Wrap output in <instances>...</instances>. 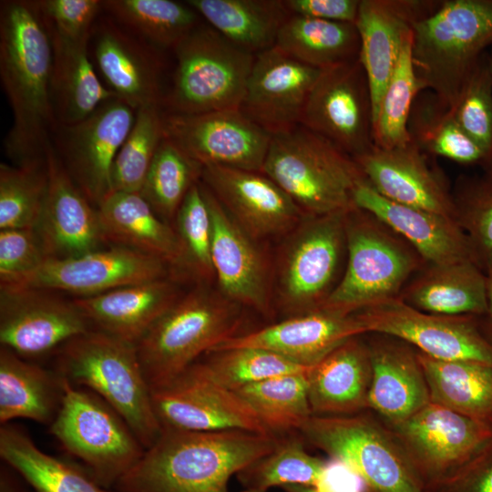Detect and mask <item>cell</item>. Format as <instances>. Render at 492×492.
Returning a JSON list of instances; mask_svg holds the SVG:
<instances>
[{"mask_svg":"<svg viewBox=\"0 0 492 492\" xmlns=\"http://www.w3.org/2000/svg\"><path fill=\"white\" fill-rule=\"evenodd\" d=\"M52 62L50 27L37 1H2L0 77L14 116L4 144L16 165L45 159L56 129Z\"/></svg>","mask_w":492,"mask_h":492,"instance_id":"obj_1","label":"cell"},{"mask_svg":"<svg viewBox=\"0 0 492 492\" xmlns=\"http://www.w3.org/2000/svg\"><path fill=\"white\" fill-rule=\"evenodd\" d=\"M279 436L243 430L163 428L118 481L119 492H229L231 477L272 452Z\"/></svg>","mask_w":492,"mask_h":492,"instance_id":"obj_2","label":"cell"},{"mask_svg":"<svg viewBox=\"0 0 492 492\" xmlns=\"http://www.w3.org/2000/svg\"><path fill=\"white\" fill-rule=\"evenodd\" d=\"M56 373L111 406L146 449L159 437L162 427L135 344L91 329L58 349Z\"/></svg>","mask_w":492,"mask_h":492,"instance_id":"obj_3","label":"cell"},{"mask_svg":"<svg viewBox=\"0 0 492 492\" xmlns=\"http://www.w3.org/2000/svg\"><path fill=\"white\" fill-rule=\"evenodd\" d=\"M492 44V0H444L413 26L412 62L421 91L450 109Z\"/></svg>","mask_w":492,"mask_h":492,"instance_id":"obj_4","label":"cell"},{"mask_svg":"<svg viewBox=\"0 0 492 492\" xmlns=\"http://www.w3.org/2000/svg\"><path fill=\"white\" fill-rule=\"evenodd\" d=\"M261 172L304 216L354 209V190L364 179L353 157L302 125L272 136Z\"/></svg>","mask_w":492,"mask_h":492,"instance_id":"obj_5","label":"cell"},{"mask_svg":"<svg viewBox=\"0 0 492 492\" xmlns=\"http://www.w3.org/2000/svg\"><path fill=\"white\" fill-rule=\"evenodd\" d=\"M345 241L343 274L322 309L352 314L397 298L425 264L404 238L376 216L357 207L346 213Z\"/></svg>","mask_w":492,"mask_h":492,"instance_id":"obj_6","label":"cell"},{"mask_svg":"<svg viewBox=\"0 0 492 492\" xmlns=\"http://www.w3.org/2000/svg\"><path fill=\"white\" fill-rule=\"evenodd\" d=\"M240 307L220 292L202 287L180 296L136 344L151 390L170 383L202 354L235 336Z\"/></svg>","mask_w":492,"mask_h":492,"instance_id":"obj_7","label":"cell"},{"mask_svg":"<svg viewBox=\"0 0 492 492\" xmlns=\"http://www.w3.org/2000/svg\"><path fill=\"white\" fill-rule=\"evenodd\" d=\"M172 86L163 97L167 113L201 114L237 109L242 102L255 55L200 23L174 47Z\"/></svg>","mask_w":492,"mask_h":492,"instance_id":"obj_8","label":"cell"},{"mask_svg":"<svg viewBox=\"0 0 492 492\" xmlns=\"http://www.w3.org/2000/svg\"><path fill=\"white\" fill-rule=\"evenodd\" d=\"M60 378L62 396L50 433L97 482L115 488L146 448L127 422L100 397Z\"/></svg>","mask_w":492,"mask_h":492,"instance_id":"obj_9","label":"cell"},{"mask_svg":"<svg viewBox=\"0 0 492 492\" xmlns=\"http://www.w3.org/2000/svg\"><path fill=\"white\" fill-rule=\"evenodd\" d=\"M304 442L345 464L365 492H426L392 429L358 413L313 415L298 432Z\"/></svg>","mask_w":492,"mask_h":492,"instance_id":"obj_10","label":"cell"},{"mask_svg":"<svg viewBox=\"0 0 492 492\" xmlns=\"http://www.w3.org/2000/svg\"><path fill=\"white\" fill-rule=\"evenodd\" d=\"M348 211L305 216L284 247L278 295L289 317L320 309L337 285L346 257Z\"/></svg>","mask_w":492,"mask_h":492,"instance_id":"obj_11","label":"cell"},{"mask_svg":"<svg viewBox=\"0 0 492 492\" xmlns=\"http://www.w3.org/2000/svg\"><path fill=\"white\" fill-rule=\"evenodd\" d=\"M426 492L492 448V425L429 403L404 422L388 425Z\"/></svg>","mask_w":492,"mask_h":492,"instance_id":"obj_12","label":"cell"},{"mask_svg":"<svg viewBox=\"0 0 492 492\" xmlns=\"http://www.w3.org/2000/svg\"><path fill=\"white\" fill-rule=\"evenodd\" d=\"M354 313L365 334L397 338L435 359L492 365V343L483 333L477 316L428 313L413 308L399 297Z\"/></svg>","mask_w":492,"mask_h":492,"instance_id":"obj_13","label":"cell"},{"mask_svg":"<svg viewBox=\"0 0 492 492\" xmlns=\"http://www.w3.org/2000/svg\"><path fill=\"white\" fill-rule=\"evenodd\" d=\"M136 109L113 97L86 118L57 125L52 144L64 168L97 208L112 193L116 157L134 123Z\"/></svg>","mask_w":492,"mask_h":492,"instance_id":"obj_14","label":"cell"},{"mask_svg":"<svg viewBox=\"0 0 492 492\" xmlns=\"http://www.w3.org/2000/svg\"><path fill=\"white\" fill-rule=\"evenodd\" d=\"M300 125L353 158L374 146L370 88L359 57L321 69Z\"/></svg>","mask_w":492,"mask_h":492,"instance_id":"obj_15","label":"cell"},{"mask_svg":"<svg viewBox=\"0 0 492 492\" xmlns=\"http://www.w3.org/2000/svg\"><path fill=\"white\" fill-rule=\"evenodd\" d=\"M165 136L202 168L261 172L272 135L240 108L194 115L164 111Z\"/></svg>","mask_w":492,"mask_h":492,"instance_id":"obj_16","label":"cell"},{"mask_svg":"<svg viewBox=\"0 0 492 492\" xmlns=\"http://www.w3.org/2000/svg\"><path fill=\"white\" fill-rule=\"evenodd\" d=\"M151 391L162 429L243 430L271 435L244 400L210 379L197 363L170 383Z\"/></svg>","mask_w":492,"mask_h":492,"instance_id":"obj_17","label":"cell"},{"mask_svg":"<svg viewBox=\"0 0 492 492\" xmlns=\"http://www.w3.org/2000/svg\"><path fill=\"white\" fill-rule=\"evenodd\" d=\"M166 266L155 257L112 246L69 258H49L34 272L0 287L61 291L77 295L76 298L87 297L165 278Z\"/></svg>","mask_w":492,"mask_h":492,"instance_id":"obj_18","label":"cell"},{"mask_svg":"<svg viewBox=\"0 0 492 492\" xmlns=\"http://www.w3.org/2000/svg\"><path fill=\"white\" fill-rule=\"evenodd\" d=\"M0 288L1 346L25 359L60 349L94 329L73 301L46 290Z\"/></svg>","mask_w":492,"mask_h":492,"instance_id":"obj_19","label":"cell"},{"mask_svg":"<svg viewBox=\"0 0 492 492\" xmlns=\"http://www.w3.org/2000/svg\"><path fill=\"white\" fill-rule=\"evenodd\" d=\"M432 158L410 141L391 149L374 146L354 159L383 197L455 219L452 188Z\"/></svg>","mask_w":492,"mask_h":492,"instance_id":"obj_20","label":"cell"},{"mask_svg":"<svg viewBox=\"0 0 492 492\" xmlns=\"http://www.w3.org/2000/svg\"><path fill=\"white\" fill-rule=\"evenodd\" d=\"M321 69L276 46L255 56L240 109L272 136L301 124Z\"/></svg>","mask_w":492,"mask_h":492,"instance_id":"obj_21","label":"cell"},{"mask_svg":"<svg viewBox=\"0 0 492 492\" xmlns=\"http://www.w3.org/2000/svg\"><path fill=\"white\" fill-rule=\"evenodd\" d=\"M440 1L360 0L355 26L360 36L359 59L367 77L373 121L382 97L413 26L432 14Z\"/></svg>","mask_w":492,"mask_h":492,"instance_id":"obj_22","label":"cell"},{"mask_svg":"<svg viewBox=\"0 0 492 492\" xmlns=\"http://www.w3.org/2000/svg\"><path fill=\"white\" fill-rule=\"evenodd\" d=\"M200 179L255 240L289 231L304 217L289 195L262 172L206 166Z\"/></svg>","mask_w":492,"mask_h":492,"instance_id":"obj_23","label":"cell"},{"mask_svg":"<svg viewBox=\"0 0 492 492\" xmlns=\"http://www.w3.org/2000/svg\"><path fill=\"white\" fill-rule=\"evenodd\" d=\"M47 190L36 231L47 258L64 259L106 243L97 213L73 181L49 141L45 154Z\"/></svg>","mask_w":492,"mask_h":492,"instance_id":"obj_24","label":"cell"},{"mask_svg":"<svg viewBox=\"0 0 492 492\" xmlns=\"http://www.w3.org/2000/svg\"><path fill=\"white\" fill-rule=\"evenodd\" d=\"M211 223V261L219 292L240 306L268 313L270 287L265 260L249 235L200 181Z\"/></svg>","mask_w":492,"mask_h":492,"instance_id":"obj_25","label":"cell"},{"mask_svg":"<svg viewBox=\"0 0 492 492\" xmlns=\"http://www.w3.org/2000/svg\"><path fill=\"white\" fill-rule=\"evenodd\" d=\"M90 40L97 71L118 98L135 109L162 106V63L157 48L109 16L96 22Z\"/></svg>","mask_w":492,"mask_h":492,"instance_id":"obj_26","label":"cell"},{"mask_svg":"<svg viewBox=\"0 0 492 492\" xmlns=\"http://www.w3.org/2000/svg\"><path fill=\"white\" fill-rule=\"evenodd\" d=\"M363 334H365L364 329L355 313L343 314L321 308L249 333L236 334L211 351L262 348L300 365L312 367L346 340Z\"/></svg>","mask_w":492,"mask_h":492,"instance_id":"obj_27","label":"cell"},{"mask_svg":"<svg viewBox=\"0 0 492 492\" xmlns=\"http://www.w3.org/2000/svg\"><path fill=\"white\" fill-rule=\"evenodd\" d=\"M373 334L367 342L373 371L368 408L395 425L430 403L428 385L416 349L397 338Z\"/></svg>","mask_w":492,"mask_h":492,"instance_id":"obj_28","label":"cell"},{"mask_svg":"<svg viewBox=\"0 0 492 492\" xmlns=\"http://www.w3.org/2000/svg\"><path fill=\"white\" fill-rule=\"evenodd\" d=\"M353 200L355 207L371 212L404 238L425 263L472 261L467 238L455 219L390 200L365 179L354 189Z\"/></svg>","mask_w":492,"mask_h":492,"instance_id":"obj_29","label":"cell"},{"mask_svg":"<svg viewBox=\"0 0 492 492\" xmlns=\"http://www.w3.org/2000/svg\"><path fill=\"white\" fill-rule=\"evenodd\" d=\"M179 297L175 283L165 277L73 302L94 329L136 345Z\"/></svg>","mask_w":492,"mask_h":492,"instance_id":"obj_30","label":"cell"},{"mask_svg":"<svg viewBox=\"0 0 492 492\" xmlns=\"http://www.w3.org/2000/svg\"><path fill=\"white\" fill-rule=\"evenodd\" d=\"M372 372L369 346L361 335L335 347L309 371L313 415H347L367 409Z\"/></svg>","mask_w":492,"mask_h":492,"instance_id":"obj_31","label":"cell"},{"mask_svg":"<svg viewBox=\"0 0 492 492\" xmlns=\"http://www.w3.org/2000/svg\"><path fill=\"white\" fill-rule=\"evenodd\" d=\"M97 209L106 243L155 257L181 270L182 250L175 229L139 192H112Z\"/></svg>","mask_w":492,"mask_h":492,"instance_id":"obj_32","label":"cell"},{"mask_svg":"<svg viewBox=\"0 0 492 492\" xmlns=\"http://www.w3.org/2000/svg\"><path fill=\"white\" fill-rule=\"evenodd\" d=\"M399 298L428 313L481 317L487 310V276L472 261L425 263Z\"/></svg>","mask_w":492,"mask_h":492,"instance_id":"obj_33","label":"cell"},{"mask_svg":"<svg viewBox=\"0 0 492 492\" xmlns=\"http://www.w3.org/2000/svg\"><path fill=\"white\" fill-rule=\"evenodd\" d=\"M50 33L54 115L56 126L71 125L86 118L103 103L117 96L98 78L88 52L90 39H69L51 28Z\"/></svg>","mask_w":492,"mask_h":492,"instance_id":"obj_34","label":"cell"},{"mask_svg":"<svg viewBox=\"0 0 492 492\" xmlns=\"http://www.w3.org/2000/svg\"><path fill=\"white\" fill-rule=\"evenodd\" d=\"M59 374L0 349V423L18 418L51 424L60 405Z\"/></svg>","mask_w":492,"mask_h":492,"instance_id":"obj_35","label":"cell"},{"mask_svg":"<svg viewBox=\"0 0 492 492\" xmlns=\"http://www.w3.org/2000/svg\"><path fill=\"white\" fill-rule=\"evenodd\" d=\"M208 25L241 49L272 48L290 13L284 0H188Z\"/></svg>","mask_w":492,"mask_h":492,"instance_id":"obj_36","label":"cell"},{"mask_svg":"<svg viewBox=\"0 0 492 492\" xmlns=\"http://www.w3.org/2000/svg\"><path fill=\"white\" fill-rule=\"evenodd\" d=\"M0 456L34 492H119L101 486L79 465L45 453L11 424L1 426Z\"/></svg>","mask_w":492,"mask_h":492,"instance_id":"obj_37","label":"cell"},{"mask_svg":"<svg viewBox=\"0 0 492 492\" xmlns=\"http://www.w3.org/2000/svg\"><path fill=\"white\" fill-rule=\"evenodd\" d=\"M417 355L431 403L492 425V365Z\"/></svg>","mask_w":492,"mask_h":492,"instance_id":"obj_38","label":"cell"},{"mask_svg":"<svg viewBox=\"0 0 492 492\" xmlns=\"http://www.w3.org/2000/svg\"><path fill=\"white\" fill-rule=\"evenodd\" d=\"M276 47L318 69L359 57L355 24L290 15L277 36Z\"/></svg>","mask_w":492,"mask_h":492,"instance_id":"obj_39","label":"cell"},{"mask_svg":"<svg viewBox=\"0 0 492 492\" xmlns=\"http://www.w3.org/2000/svg\"><path fill=\"white\" fill-rule=\"evenodd\" d=\"M410 139L427 155L463 165H483L484 150L461 128L452 110L433 92L415 97L408 118Z\"/></svg>","mask_w":492,"mask_h":492,"instance_id":"obj_40","label":"cell"},{"mask_svg":"<svg viewBox=\"0 0 492 492\" xmlns=\"http://www.w3.org/2000/svg\"><path fill=\"white\" fill-rule=\"evenodd\" d=\"M103 11L155 48H172L201 23L186 2L172 0H106Z\"/></svg>","mask_w":492,"mask_h":492,"instance_id":"obj_41","label":"cell"},{"mask_svg":"<svg viewBox=\"0 0 492 492\" xmlns=\"http://www.w3.org/2000/svg\"><path fill=\"white\" fill-rule=\"evenodd\" d=\"M310 369L253 383L234 392L271 435L282 436L299 432L313 415L308 396Z\"/></svg>","mask_w":492,"mask_h":492,"instance_id":"obj_42","label":"cell"},{"mask_svg":"<svg viewBox=\"0 0 492 492\" xmlns=\"http://www.w3.org/2000/svg\"><path fill=\"white\" fill-rule=\"evenodd\" d=\"M303 439L291 434L279 436L276 447L237 475L248 491L266 492L273 487L300 485L319 487L324 481L328 461L310 455Z\"/></svg>","mask_w":492,"mask_h":492,"instance_id":"obj_43","label":"cell"},{"mask_svg":"<svg viewBox=\"0 0 492 492\" xmlns=\"http://www.w3.org/2000/svg\"><path fill=\"white\" fill-rule=\"evenodd\" d=\"M202 169L165 136L139 193L156 213L168 222L175 219L189 190L201 179Z\"/></svg>","mask_w":492,"mask_h":492,"instance_id":"obj_44","label":"cell"},{"mask_svg":"<svg viewBox=\"0 0 492 492\" xmlns=\"http://www.w3.org/2000/svg\"><path fill=\"white\" fill-rule=\"evenodd\" d=\"M164 138L162 106L154 104L137 108L132 128L113 165L112 192H139Z\"/></svg>","mask_w":492,"mask_h":492,"instance_id":"obj_45","label":"cell"},{"mask_svg":"<svg viewBox=\"0 0 492 492\" xmlns=\"http://www.w3.org/2000/svg\"><path fill=\"white\" fill-rule=\"evenodd\" d=\"M47 190L46 159L0 165V230L36 229Z\"/></svg>","mask_w":492,"mask_h":492,"instance_id":"obj_46","label":"cell"},{"mask_svg":"<svg viewBox=\"0 0 492 492\" xmlns=\"http://www.w3.org/2000/svg\"><path fill=\"white\" fill-rule=\"evenodd\" d=\"M197 361L200 368L220 385L235 391L272 377L310 369L274 352L256 347L211 351Z\"/></svg>","mask_w":492,"mask_h":492,"instance_id":"obj_47","label":"cell"},{"mask_svg":"<svg viewBox=\"0 0 492 492\" xmlns=\"http://www.w3.org/2000/svg\"><path fill=\"white\" fill-rule=\"evenodd\" d=\"M412 40L401 53L373 121L374 145L380 149L411 141L408 118L415 97L422 92L412 62Z\"/></svg>","mask_w":492,"mask_h":492,"instance_id":"obj_48","label":"cell"},{"mask_svg":"<svg viewBox=\"0 0 492 492\" xmlns=\"http://www.w3.org/2000/svg\"><path fill=\"white\" fill-rule=\"evenodd\" d=\"M455 220L466 234L473 262L492 272V182L484 176H459L452 189Z\"/></svg>","mask_w":492,"mask_h":492,"instance_id":"obj_49","label":"cell"},{"mask_svg":"<svg viewBox=\"0 0 492 492\" xmlns=\"http://www.w3.org/2000/svg\"><path fill=\"white\" fill-rule=\"evenodd\" d=\"M182 250V267L201 280L214 277L211 261L212 223L200 181L191 187L175 217Z\"/></svg>","mask_w":492,"mask_h":492,"instance_id":"obj_50","label":"cell"},{"mask_svg":"<svg viewBox=\"0 0 492 492\" xmlns=\"http://www.w3.org/2000/svg\"><path fill=\"white\" fill-rule=\"evenodd\" d=\"M451 110L461 128L484 150L487 161L492 155L490 59L481 58Z\"/></svg>","mask_w":492,"mask_h":492,"instance_id":"obj_51","label":"cell"},{"mask_svg":"<svg viewBox=\"0 0 492 492\" xmlns=\"http://www.w3.org/2000/svg\"><path fill=\"white\" fill-rule=\"evenodd\" d=\"M47 259L36 229L0 231V285L15 282Z\"/></svg>","mask_w":492,"mask_h":492,"instance_id":"obj_52","label":"cell"},{"mask_svg":"<svg viewBox=\"0 0 492 492\" xmlns=\"http://www.w3.org/2000/svg\"><path fill=\"white\" fill-rule=\"evenodd\" d=\"M37 5L52 30L74 40L90 39L103 11L100 0H38Z\"/></svg>","mask_w":492,"mask_h":492,"instance_id":"obj_53","label":"cell"},{"mask_svg":"<svg viewBox=\"0 0 492 492\" xmlns=\"http://www.w3.org/2000/svg\"><path fill=\"white\" fill-rule=\"evenodd\" d=\"M428 492H492V448Z\"/></svg>","mask_w":492,"mask_h":492,"instance_id":"obj_54","label":"cell"},{"mask_svg":"<svg viewBox=\"0 0 492 492\" xmlns=\"http://www.w3.org/2000/svg\"><path fill=\"white\" fill-rule=\"evenodd\" d=\"M290 15L355 24L360 0H284Z\"/></svg>","mask_w":492,"mask_h":492,"instance_id":"obj_55","label":"cell"},{"mask_svg":"<svg viewBox=\"0 0 492 492\" xmlns=\"http://www.w3.org/2000/svg\"><path fill=\"white\" fill-rule=\"evenodd\" d=\"M20 475L11 466L4 463L0 470V492H23Z\"/></svg>","mask_w":492,"mask_h":492,"instance_id":"obj_56","label":"cell"},{"mask_svg":"<svg viewBox=\"0 0 492 492\" xmlns=\"http://www.w3.org/2000/svg\"><path fill=\"white\" fill-rule=\"evenodd\" d=\"M487 276V313L479 317L480 328L492 343V272Z\"/></svg>","mask_w":492,"mask_h":492,"instance_id":"obj_57","label":"cell"},{"mask_svg":"<svg viewBox=\"0 0 492 492\" xmlns=\"http://www.w3.org/2000/svg\"><path fill=\"white\" fill-rule=\"evenodd\" d=\"M285 492H323L313 487L289 485L282 487Z\"/></svg>","mask_w":492,"mask_h":492,"instance_id":"obj_58","label":"cell"},{"mask_svg":"<svg viewBox=\"0 0 492 492\" xmlns=\"http://www.w3.org/2000/svg\"><path fill=\"white\" fill-rule=\"evenodd\" d=\"M484 177L492 182V155L483 166Z\"/></svg>","mask_w":492,"mask_h":492,"instance_id":"obj_59","label":"cell"},{"mask_svg":"<svg viewBox=\"0 0 492 492\" xmlns=\"http://www.w3.org/2000/svg\"><path fill=\"white\" fill-rule=\"evenodd\" d=\"M490 66H491V70H492V58L490 59Z\"/></svg>","mask_w":492,"mask_h":492,"instance_id":"obj_60","label":"cell"},{"mask_svg":"<svg viewBox=\"0 0 492 492\" xmlns=\"http://www.w3.org/2000/svg\"><path fill=\"white\" fill-rule=\"evenodd\" d=\"M23 492H30V491H27V490H24ZM34 492V491H33Z\"/></svg>","mask_w":492,"mask_h":492,"instance_id":"obj_61","label":"cell"},{"mask_svg":"<svg viewBox=\"0 0 492 492\" xmlns=\"http://www.w3.org/2000/svg\"><path fill=\"white\" fill-rule=\"evenodd\" d=\"M243 492H252V491H248V490H245V491H243Z\"/></svg>","mask_w":492,"mask_h":492,"instance_id":"obj_62","label":"cell"}]
</instances>
